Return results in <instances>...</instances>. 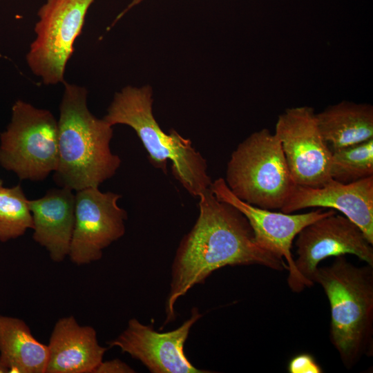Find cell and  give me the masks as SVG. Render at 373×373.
<instances>
[{"label":"cell","instance_id":"cell-17","mask_svg":"<svg viewBox=\"0 0 373 373\" xmlns=\"http://www.w3.org/2000/svg\"><path fill=\"white\" fill-rule=\"evenodd\" d=\"M0 356L9 373H46L48 348L23 320L0 314Z\"/></svg>","mask_w":373,"mask_h":373},{"label":"cell","instance_id":"cell-19","mask_svg":"<svg viewBox=\"0 0 373 373\" xmlns=\"http://www.w3.org/2000/svg\"><path fill=\"white\" fill-rule=\"evenodd\" d=\"M33 228L29 200L20 184L0 189V241L7 242Z\"/></svg>","mask_w":373,"mask_h":373},{"label":"cell","instance_id":"cell-5","mask_svg":"<svg viewBox=\"0 0 373 373\" xmlns=\"http://www.w3.org/2000/svg\"><path fill=\"white\" fill-rule=\"evenodd\" d=\"M224 180L240 200L272 211L282 208L296 185L279 140L265 128L238 145Z\"/></svg>","mask_w":373,"mask_h":373},{"label":"cell","instance_id":"cell-21","mask_svg":"<svg viewBox=\"0 0 373 373\" xmlns=\"http://www.w3.org/2000/svg\"><path fill=\"white\" fill-rule=\"evenodd\" d=\"M135 371L127 364L119 359L102 361L94 373H122L134 372Z\"/></svg>","mask_w":373,"mask_h":373},{"label":"cell","instance_id":"cell-10","mask_svg":"<svg viewBox=\"0 0 373 373\" xmlns=\"http://www.w3.org/2000/svg\"><path fill=\"white\" fill-rule=\"evenodd\" d=\"M296 271L304 289L314 283L318 264L331 256L354 255L373 266V247L362 230L343 215L334 213L304 227L296 236Z\"/></svg>","mask_w":373,"mask_h":373},{"label":"cell","instance_id":"cell-24","mask_svg":"<svg viewBox=\"0 0 373 373\" xmlns=\"http://www.w3.org/2000/svg\"><path fill=\"white\" fill-rule=\"evenodd\" d=\"M3 180L0 178V189L3 186Z\"/></svg>","mask_w":373,"mask_h":373},{"label":"cell","instance_id":"cell-1","mask_svg":"<svg viewBox=\"0 0 373 373\" xmlns=\"http://www.w3.org/2000/svg\"><path fill=\"white\" fill-rule=\"evenodd\" d=\"M198 198V218L182 238L173 262L166 323L175 318L178 299L220 268L259 265L279 271L287 269L283 258L256 244L245 216L217 199L211 187Z\"/></svg>","mask_w":373,"mask_h":373},{"label":"cell","instance_id":"cell-12","mask_svg":"<svg viewBox=\"0 0 373 373\" xmlns=\"http://www.w3.org/2000/svg\"><path fill=\"white\" fill-rule=\"evenodd\" d=\"M201 317L198 309L194 307L190 318L179 327L163 333L132 318L126 329L108 344L139 360L152 373L209 372L195 367L184 352L190 329Z\"/></svg>","mask_w":373,"mask_h":373},{"label":"cell","instance_id":"cell-20","mask_svg":"<svg viewBox=\"0 0 373 373\" xmlns=\"http://www.w3.org/2000/svg\"><path fill=\"white\" fill-rule=\"evenodd\" d=\"M289 373H321L323 369L309 354L302 353L293 357L289 362Z\"/></svg>","mask_w":373,"mask_h":373},{"label":"cell","instance_id":"cell-4","mask_svg":"<svg viewBox=\"0 0 373 373\" xmlns=\"http://www.w3.org/2000/svg\"><path fill=\"white\" fill-rule=\"evenodd\" d=\"M153 102L151 86H126L115 93L103 118L112 126L132 128L151 164L166 173L167 161L171 160L174 177L191 195L198 197L212 184L207 162L189 139L175 130L166 133L160 128L153 113Z\"/></svg>","mask_w":373,"mask_h":373},{"label":"cell","instance_id":"cell-2","mask_svg":"<svg viewBox=\"0 0 373 373\" xmlns=\"http://www.w3.org/2000/svg\"><path fill=\"white\" fill-rule=\"evenodd\" d=\"M63 84L54 180L60 187L73 191L98 187L115 175L121 164L120 157L110 147L113 126L89 111L86 88Z\"/></svg>","mask_w":373,"mask_h":373},{"label":"cell","instance_id":"cell-22","mask_svg":"<svg viewBox=\"0 0 373 373\" xmlns=\"http://www.w3.org/2000/svg\"><path fill=\"white\" fill-rule=\"evenodd\" d=\"M144 0H131V3L127 6V7L118 15L117 17V19H120L124 14H126L129 10H131L134 6L139 4L140 2H142Z\"/></svg>","mask_w":373,"mask_h":373},{"label":"cell","instance_id":"cell-16","mask_svg":"<svg viewBox=\"0 0 373 373\" xmlns=\"http://www.w3.org/2000/svg\"><path fill=\"white\" fill-rule=\"evenodd\" d=\"M316 118L331 150L373 138V107L370 104L342 101L316 113Z\"/></svg>","mask_w":373,"mask_h":373},{"label":"cell","instance_id":"cell-18","mask_svg":"<svg viewBox=\"0 0 373 373\" xmlns=\"http://www.w3.org/2000/svg\"><path fill=\"white\" fill-rule=\"evenodd\" d=\"M330 177L343 184L373 176V138L332 150Z\"/></svg>","mask_w":373,"mask_h":373},{"label":"cell","instance_id":"cell-13","mask_svg":"<svg viewBox=\"0 0 373 373\" xmlns=\"http://www.w3.org/2000/svg\"><path fill=\"white\" fill-rule=\"evenodd\" d=\"M307 208L339 211L373 245V176L348 184L331 179L318 187L296 184L280 210L292 213Z\"/></svg>","mask_w":373,"mask_h":373},{"label":"cell","instance_id":"cell-14","mask_svg":"<svg viewBox=\"0 0 373 373\" xmlns=\"http://www.w3.org/2000/svg\"><path fill=\"white\" fill-rule=\"evenodd\" d=\"M47 345L46 373H94L107 350L95 329L79 325L73 316L57 321Z\"/></svg>","mask_w":373,"mask_h":373},{"label":"cell","instance_id":"cell-7","mask_svg":"<svg viewBox=\"0 0 373 373\" xmlns=\"http://www.w3.org/2000/svg\"><path fill=\"white\" fill-rule=\"evenodd\" d=\"M95 0H46L37 12L26 61L45 85L63 84L66 65Z\"/></svg>","mask_w":373,"mask_h":373},{"label":"cell","instance_id":"cell-9","mask_svg":"<svg viewBox=\"0 0 373 373\" xmlns=\"http://www.w3.org/2000/svg\"><path fill=\"white\" fill-rule=\"evenodd\" d=\"M75 224L68 256L77 265L99 260L104 249L125 233L126 211L119 207L121 195L88 187L75 191Z\"/></svg>","mask_w":373,"mask_h":373},{"label":"cell","instance_id":"cell-11","mask_svg":"<svg viewBox=\"0 0 373 373\" xmlns=\"http://www.w3.org/2000/svg\"><path fill=\"white\" fill-rule=\"evenodd\" d=\"M211 189L220 201L227 202L240 211L248 220L254 240L261 248L283 258L287 266V283L291 291L303 290L291 253L293 240L307 225L325 216L336 213L333 209H318L307 213L294 214L276 212L247 203L232 193L222 178L212 182Z\"/></svg>","mask_w":373,"mask_h":373},{"label":"cell","instance_id":"cell-8","mask_svg":"<svg viewBox=\"0 0 373 373\" xmlns=\"http://www.w3.org/2000/svg\"><path fill=\"white\" fill-rule=\"evenodd\" d=\"M274 133L296 184L318 187L332 179V150L321 133L313 108L285 109L278 117Z\"/></svg>","mask_w":373,"mask_h":373},{"label":"cell","instance_id":"cell-23","mask_svg":"<svg viewBox=\"0 0 373 373\" xmlns=\"http://www.w3.org/2000/svg\"><path fill=\"white\" fill-rule=\"evenodd\" d=\"M9 373L8 368L3 364L0 356V373Z\"/></svg>","mask_w":373,"mask_h":373},{"label":"cell","instance_id":"cell-3","mask_svg":"<svg viewBox=\"0 0 373 373\" xmlns=\"http://www.w3.org/2000/svg\"><path fill=\"white\" fill-rule=\"evenodd\" d=\"M314 283L329 303L330 340L347 369L373 353V266L358 267L343 256L318 267Z\"/></svg>","mask_w":373,"mask_h":373},{"label":"cell","instance_id":"cell-15","mask_svg":"<svg viewBox=\"0 0 373 373\" xmlns=\"http://www.w3.org/2000/svg\"><path fill=\"white\" fill-rule=\"evenodd\" d=\"M29 206L34 240L46 248L52 260H64L68 256L75 224L73 191L50 189L43 197L29 200Z\"/></svg>","mask_w":373,"mask_h":373},{"label":"cell","instance_id":"cell-6","mask_svg":"<svg viewBox=\"0 0 373 373\" xmlns=\"http://www.w3.org/2000/svg\"><path fill=\"white\" fill-rule=\"evenodd\" d=\"M57 120L48 110L21 99L0 134V165L20 180L42 181L57 167Z\"/></svg>","mask_w":373,"mask_h":373}]
</instances>
